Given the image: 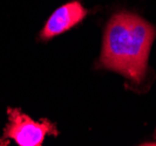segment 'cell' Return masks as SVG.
Returning a JSON list of instances; mask_svg holds the SVG:
<instances>
[{"instance_id": "1", "label": "cell", "mask_w": 156, "mask_h": 146, "mask_svg": "<svg viewBox=\"0 0 156 146\" xmlns=\"http://www.w3.org/2000/svg\"><path fill=\"white\" fill-rule=\"evenodd\" d=\"M156 28L141 16L120 12L107 23L99 67L121 74L130 87L148 90V59Z\"/></svg>"}, {"instance_id": "4", "label": "cell", "mask_w": 156, "mask_h": 146, "mask_svg": "<svg viewBox=\"0 0 156 146\" xmlns=\"http://www.w3.org/2000/svg\"><path fill=\"white\" fill-rule=\"evenodd\" d=\"M155 138H156V130H155Z\"/></svg>"}, {"instance_id": "3", "label": "cell", "mask_w": 156, "mask_h": 146, "mask_svg": "<svg viewBox=\"0 0 156 146\" xmlns=\"http://www.w3.org/2000/svg\"><path fill=\"white\" fill-rule=\"evenodd\" d=\"M87 15V11L79 1H70L59 7L47 20L44 29L40 33L42 40H49L70 29L81 22Z\"/></svg>"}, {"instance_id": "2", "label": "cell", "mask_w": 156, "mask_h": 146, "mask_svg": "<svg viewBox=\"0 0 156 146\" xmlns=\"http://www.w3.org/2000/svg\"><path fill=\"white\" fill-rule=\"evenodd\" d=\"M8 123L4 129L2 138L13 139L20 146H41L46 136H58L55 124L48 119L35 122L20 109H7Z\"/></svg>"}]
</instances>
